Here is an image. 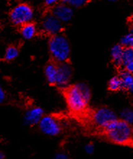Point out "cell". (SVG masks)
<instances>
[{
	"label": "cell",
	"instance_id": "9",
	"mask_svg": "<svg viewBox=\"0 0 133 159\" xmlns=\"http://www.w3.org/2000/svg\"><path fill=\"white\" fill-rule=\"evenodd\" d=\"M50 12L62 23L70 22L74 15V10L63 2L52 7Z\"/></svg>",
	"mask_w": 133,
	"mask_h": 159
},
{
	"label": "cell",
	"instance_id": "18",
	"mask_svg": "<svg viewBox=\"0 0 133 159\" xmlns=\"http://www.w3.org/2000/svg\"><path fill=\"white\" fill-rule=\"evenodd\" d=\"M120 116H121V119L127 121V123H129V124H130V125H132V124H133V109H129V108H127V109H123L120 113Z\"/></svg>",
	"mask_w": 133,
	"mask_h": 159
},
{
	"label": "cell",
	"instance_id": "24",
	"mask_svg": "<svg viewBox=\"0 0 133 159\" xmlns=\"http://www.w3.org/2000/svg\"><path fill=\"white\" fill-rule=\"evenodd\" d=\"M124 67H125V70H125L126 72L133 75V61H131V62L127 64V65H125Z\"/></svg>",
	"mask_w": 133,
	"mask_h": 159
},
{
	"label": "cell",
	"instance_id": "23",
	"mask_svg": "<svg viewBox=\"0 0 133 159\" xmlns=\"http://www.w3.org/2000/svg\"><path fill=\"white\" fill-rule=\"evenodd\" d=\"M53 159H71V158L65 152L59 151L55 154Z\"/></svg>",
	"mask_w": 133,
	"mask_h": 159
},
{
	"label": "cell",
	"instance_id": "25",
	"mask_svg": "<svg viewBox=\"0 0 133 159\" xmlns=\"http://www.w3.org/2000/svg\"><path fill=\"white\" fill-rule=\"evenodd\" d=\"M6 99V93L4 91L3 88L0 85V104H2V103H4V101Z\"/></svg>",
	"mask_w": 133,
	"mask_h": 159
},
{
	"label": "cell",
	"instance_id": "21",
	"mask_svg": "<svg viewBox=\"0 0 133 159\" xmlns=\"http://www.w3.org/2000/svg\"><path fill=\"white\" fill-rule=\"evenodd\" d=\"M84 151L88 155H92L95 151V145L92 142L86 143L84 146Z\"/></svg>",
	"mask_w": 133,
	"mask_h": 159
},
{
	"label": "cell",
	"instance_id": "1",
	"mask_svg": "<svg viewBox=\"0 0 133 159\" xmlns=\"http://www.w3.org/2000/svg\"><path fill=\"white\" fill-rule=\"evenodd\" d=\"M65 97L68 109L73 114H83L91 99V90L85 83L70 85L65 89Z\"/></svg>",
	"mask_w": 133,
	"mask_h": 159
},
{
	"label": "cell",
	"instance_id": "8",
	"mask_svg": "<svg viewBox=\"0 0 133 159\" xmlns=\"http://www.w3.org/2000/svg\"><path fill=\"white\" fill-rule=\"evenodd\" d=\"M73 70L67 61L62 63H57V77L55 85L62 89H66L70 85L72 78Z\"/></svg>",
	"mask_w": 133,
	"mask_h": 159
},
{
	"label": "cell",
	"instance_id": "19",
	"mask_svg": "<svg viewBox=\"0 0 133 159\" xmlns=\"http://www.w3.org/2000/svg\"><path fill=\"white\" fill-rule=\"evenodd\" d=\"M63 3H65L66 5L70 6L73 10L83 7L87 3V0H62Z\"/></svg>",
	"mask_w": 133,
	"mask_h": 159
},
{
	"label": "cell",
	"instance_id": "20",
	"mask_svg": "<svg viewBox=\"0 0 133 159\" xmlns=\"http://www.w3.org/2000/svg\"><path fill=\"white\" fill-rule=\"evenodd\" d=\"M120 44L124 48L133 47V34L130 32L125 35L120 40Z\"/></svg>",
	"mask_w": 133,
	"mask_h": 159
},
{
	"label": "cell",
	"instance_id": "6",
	"mask_svg": "<svg viewBox=\"0 0 133 159\" xmlns=\"http://www.w3.org/2000/svg\"><path fill=\"white\" fill-rule=\"evenodd\" d=\"M40 28L44 34L52 37L62 34L63 30V23L52 13L48 12L42 17Z\"/></svg>",
	"mask_w": 133,
	"mask_h": 159
},
{
	"label": "cell",
	"instance_id": "17",
	"mask_svg": "<svg viewBox=\"0 0 133 159\" xmlns=\"http://www.w3.org/2000/svg\"><path fill=\"white\" fill-rule=\"evenodd\" d=\"M133 61V47L124 48L122 55V65L125 66L127 64Z\"/></svg>",
	"mask_w": 133,
	"mask_h": 159
},
{
	"label": "cell",
	"instance_id": "4",
	"mask_svg": "<svg viewBox=\"0 0 133 159\" xmlns=\"http://www.w3.org/2000/svg\"><path fill=\"white\" fill-rule=\"evenodd\" d=\"M33 8L27 3H20L15 6L10 12V19L15 25L22 26L31 23L34 18Z\"/></svg>",
	"mask_w": 133,
	"mask_h": 159
},
{
	"label": "cell",
	"instance_id": "12",
	"mask_svg": "<svg viewBox=\"0 0 133 159\" xmlns=\"http://www.w3.org/2000/svg\"><path fill=\"white\" fill-rule=\"evenodd\" d=\"M38 28L33 22L22 25L21 28V34L25 40H31L36 36Z\"/></svg>",
	"mask_w": 133,
	"mask_h": 159
},
{
	"label": "cell",
	"instance_id": "16",
	"mask_svg": "<svg viewBox=\"0 0 133 159\" xmlns=\"http://www.w3.org/2000/svg\"><path fill=\"white\" fill-rule=\"evenodd\" d=\"M19 51L17 47L14 46H9L4 52V58L6 61H12L18 57Z\"/></svg>",
	"mask_w": 133,
	"mask_h": 159
},
{
	"label": "cell",
	"instance_id": "14",
	"mask_svg": "<svg viewBox=\"0 0 133 159\" xmlns=\"http://www.w3.org/2000/svg\"><path fill=\"white\" fill-rule=\"evenodd\" d=\"M119 76L122 83L123 90H127L130 93L133 95V75L123 70Z\"/></svg>",
	"mask_w": 133,
	"mask_h": 159
},
{
	"label": "cell",
	"instance_id": "29",
	"mask_svg": "<svg viewBox=\"0 0 133 159\" xmlns=\"http://www.w3.org/2000/svg\"><path fill=\"white\" fill-rule=\"evenodd\" d=\"M87 1H94V0H87Z\"/></svg>",
	"mask_w": 133,
	"mask_h": 159
},
{
	"label": "cell",
	"instance_id": "7",
	"mask_svg": "<svg viewBox=\"0 0 133 159\" xmlns=\"http://www.w3.org/2000/svg\"><path fill=\"white\" fill-rule=\"evenodd\" d=\"M38 126L42 133L48 137L58 136L62 131V125L60 121L52 115H44Z\"/></svg>",
	"mask_w": 133,
	"mask_h": 159
},
{
	"label": "cell",
	"instance_id": "28",
	"mask_svg": "<svg viewBox=\"0 0 133 159\" xmlns=\"http://www.w3.org/2000/svg\"><path fill=\"white\" fill-rule=\"evenodd\" d=\"M108 2H117L118 0H107Z\"/></svg>",
	"mask_w": 133,
	"mask_h": 159
},
{
	"label": "cell",
	"instance_id": "10",
	"mask_svg": "<svg viewBox=\"0 0 133 159\" xmlns=\"http://www.w3.org/2000/svg\"><path fill=\"white\" fill-rule=\"evenodd\" d=\"M45 115L43 109L39 107H33L25 111L24 115V122L25 125L34 127L39 125L42 117Z\"/></svg>",
	"mask_w": 133,
	"mask_h": 159
},
{
	"label": "cell",
	"instance_id": "3",
	"mask_svg": "<svg viewBox=\"0 0 133 159\" xmlns=\"http://www.w3.org/2000/svg\"><path fill=\"white\" fill-rule=\"evenodd\" d=\"M48 51L55 62L62 63L67 61L71 54L70 43L63 34L50 37L48 41Z\"/></svg>",
	"mask_w": 133,
	"mask_h": 159
},
{
	"label": "cell",
	"instance_id": "26",
	"mask_svg": "<svg viewBox=\"0 0 133 159\" xmlns=\"http://www.w3.org/2000/svg\"><path fill=\"white\" fill-rule=\"evenodd\" d=\"M0 159H6L5 155H4V153L1 151H0Z\"/></svg>",
	"mask_w": 133,
	"mask_h": 159
},
{
	"label": "cell",
	"instance_id": "13",
	"mask_svg": "<svg viewBox=\"0 0 133 159\" xmlns=\"http://www.w3.org/2000/svg\"><path fill=\"white\" fill-rule=\"evenodd\" d=\"M124 47L120 43L114 45L111 49V57L113 63L116 66L122 65V55Z\"/></svg>",
	"mask_w": 133,
	"mask_h": 159
},
{
	"label": "cell",
	"instance_id": "11",
	"mask_svg": "<svg viewBox=\"0 0 133 159\" xmlns=\"http://www.w3.org/2000/svg\"><path fill=\"white\" fill-rule=\"evenodd\" d=\"M44 75L48 83L55 85L57 77V64L55 62L47 64L44 68Z\"/></svg>",
	"mask_w": 133,
	"mask_h": 159
},
{
	"label": "cell",
	"instance_id": "22",
	"mask_svg": "<svg viewBox=\"0 0 133 159\" xmlns=\"http://www.w3.org/2000/svg\"><path fill=\"white\" fill-rule=\"evenodd\" d=\"M62 2V0H44V4L46 7L52 9L57 4L61 3Z\"/></svg>",
	"mask_w": 133,
	"mask_h": 159
},
{
	"label": "cell",
	"instance_id": "15",
	"mask_svg": "<svg viewBox=\"0 0 133 159\" xmlns=\"http://www.w3.org/2000/svg\"><path fill=\"white\" fill-rule=\"evenodd\" d=\"M108 88L110 91L117 92L123 90V85L119 76L112 77L108 83Z\"/></svg>",
	"mask_w": 133,
	"mask_h": 159
},
{
	"label": "cell",
	"instance_id": "5",
	"mask_svg": "<svg viewBox=\"0 0 133 159\" xmlns=\"http://www.w3.org/2000/svg\"><path fill=\"white\" fill-rule=\"evenodd\" d=\"M118 119L116 113L110 108L103 107L96 109L92 114L94 125L102 132L112 121Z\"/></svg>",
	"mask_w": 133,
	"mask_h": 159
},
{
	"label": "cell",
	"instance_id": "2",
	"mask_svg": "<svg viewBox=\"0 0 133 159\" xmlns=\"http://www.w3.org/2000/svg\"><path fill=\"white\" fill-rule=\"evenodd\" d=\"M102 134L114 144L129 145L133 142V127L127 121L117 119L102 131Z\"/></svg>",
	"mask_w": 133,
	"mask_h": 159
},
{
	"label": "cell",
	"instance_id": "27",
	"mask_svg": "<svg viewBox=\"0 0 133 159\" xmlns=\"http://www.w3.org/2000/svg\"><path fill=\"white\" fill-rule=\"evenodd\" d=\"M130 33L133 34V20L131 23V25H130Z\"/></svg>",
	"mask_w": 133,
	"mask_h": 159
}]
</instances>
